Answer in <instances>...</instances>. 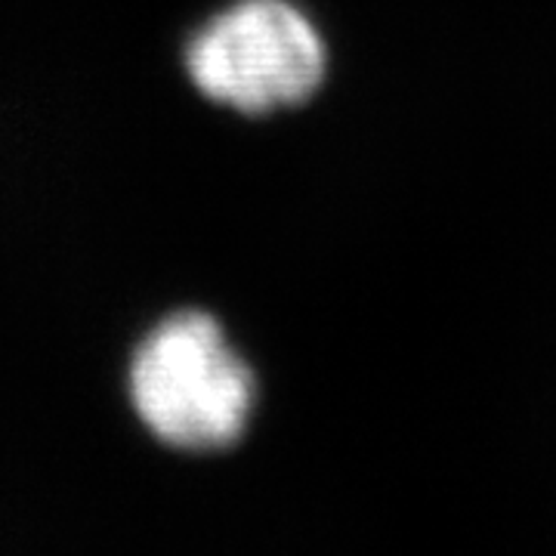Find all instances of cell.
<instances>
[{"mask_svg": "<svg viewBox=\"0 0 556 556\" xmlns=\"http://www.w3.org/2000/svg\"><path fill=\"white\" fill-rule=\"evenodd\" d=\"M139 424L177 452H219L248 430L257 378L217 318L177 313L149 331L127 368Z\"/></svg>", "mask_w": 556, "mask_h": 556, "instance_id": "6da1fadb", "label": "cell"}, {"mask_svg": "<svg viewBox=\"0 0 556 556\" xmlns=\"http://www.w3.org/2000/svg\"><path fill=\"white\" fill-rule=\"evenodd\" d=\"M186 72L201 97L260 118L309 100L328 72V50L294 3L239 0L186 43Z\"/></svg>", "mask_w": 556, "mask_h": 556, "instance_id": "7a4b0ae2", "label": "cell"}]
</instances>
